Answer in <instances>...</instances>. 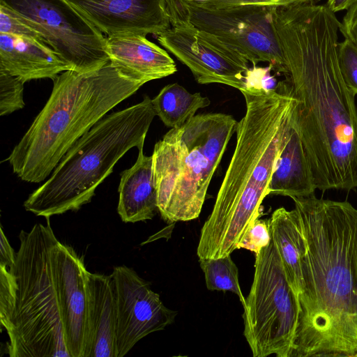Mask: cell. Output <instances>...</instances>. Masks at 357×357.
<instances>
[{
  "mask_svg": "<svg viewBox=\"0 0 357 357\" xmlns=\"http://www.w3.org/2000/svg\"><path fill=\"white\" fill-rule=\"evenodd\" d=\"M0 33L44 41L41 36L22 22L10 9L0 4Z\"/></svg>",
  "mask_w": 357,
  "mask_h": 357,
  "instance_id": "obj_27",
  "label": "cell"
},
{
  "mask_svg": "<svg viewBox=\"0 0 357 357\" xmlns=\"http://www.w3.org/2000/svg\"><path fill=\"white\" fill-rule=\"evenodd\" d=\"M24 82L0 70V115H8L24 107Z\"/></svg>",
  "mask_w": 357,
  "mask_h": 357,
  "instance_id": "obj_23",
  "label": "cell"
},
{
  "mask_svg": "<svg viewBox=\"0 0 357 357\" xmlns=\"http://www.w3.org/2000/svg\"><path fill=\"white\" fill-rule=\"evenodd\" d=\"M87 344L84 357H116V306L110 275L86 271Z\"/></svg>",
  "mask_w": 357,
  "mask_h": 357,
  "instance_id": "obj_16",
  "label": "cell"
},
{
  "mask_svg": "<svg viewBox=\"0 0 357 357\" xmlns=\"http://www.w3.org/2000/svg\"><path fill=\"white\" fill-rule=\"evenodd\" d=\"M109 275L116 314V357H123L143 337L172 324L177 312L167 308L133 269L115 266Z\"/></svg>",
  "mask_w": 357,
  "mask_h": 357,
  "instance_id": "obj_12",
  "label": "cell"
},
{
  "mask_svg": "<svg viewBox=\"0 0 357 357\" xmlns=\"http://www.w3.org/2000/svg\"><path fill=\"white\" fill-rule=\"evenodd\" d=\"M13 269L0 264V323L4 328L10 320L15 305L17 282Z\"/></svg>",
  "mask_w": 357,
  "mask_h": 357,
  "instance_id": "obj_24",
  "label": "cell"
},
{
  "mask_svg": "<svg viewBox=\"0 0 357 357\" xmlns=\"http://www.w3.org/2000/svg\"><path fill=\"white\" fill-rule=\"evenodd\" d=\"M193 1H203V0H193Z\"/></svg>",
  "mask_w": 357,
  "mask_h": 357,
  "instance_id": "obj_32",
  "label": "cell"
},
{
  "mask_svg": "<svg viewBox=\"0 0 357 357\" xmlns=\"http://www.w3.org/2000/svg\"><path fill=\"white\" fill-rule=\"evenodd\" d=\"M199 261L208 290L232 292L238 296L243 305L245 304V298L238 281V270L230 255L199 259Z\"/></svg>",
  "mask_w": 357,
  "mask_h": 357,
  "instance_id": "obj_22",
  "label": "cell"
},
{
  "mask_svg": "<svg viewBox=\"0 0 357 357\" xmlns=\"http://www.w3.org/2000/svg\"><path fill=\"white\" fill-rule=\"evenodd\" d=\"M319 1L320 0H203L193 1L203 8L220 9L243 6L279 8L303 3H314Z\"/></svg>",
  "mask_w": 357,
  "mask_h": 357,
  "instance_id": "obj_26",
  "label": "cell"
},
{
  "mask_svg": "<svg viewBox=\"0 0 357 357\" xmlns=\"http://www.w3.org/2000/svg\"><path fill=\"white\" fill-rule=\"evenodd\" d=\"M244 116L236 124V143L213 210L204 222L199 259L222 257L258 219L278 159L294 122L296 99L286 82L275 89L250 84L240 91Z\"/></svg>",
  "mask_w": 357,
  "mask_h": 357,
  "instance_id": "obj_3",
  "label": "cell"
},
{
  "mask_svg": "<svg viewBox=\"0 0 357 357\" xmlns=\"http://www.w3.org/2000/svg\"><path fill=\"white\" fill-rule=\"evenodd\" d=\"M138 149L135 164L121 174L117 212L123 222L151 220L158 211L152 155Z\"/></svg>",
  "mask_w": 357,
  "mask_h": 357,
  "instance_id": "obj_18",
  "label": "cell"
},
{
  "mask_svg": "<svg viewBox=\"0 0 357 357\" xmlns=\"http://www.w3.org/2000/svg\"><path fill=\"white\" fill-rule=\"evenodd\" d=\"M36 31L70 70L86 73L109 61L106 36L66 0H0Z\"/></svg>",
  "mask_w": 357,
  "mask_h": 357,
  "instance_id": "obj_9",
  "label": "cell"
},
{
  "mask_svg": "<svg viewBox=\"0 0 357 357\" xmlns=\"http://www.w3.org/2000/svg\"><path fill=\"white\" fill-rule=\"evenodd\" d=\"M54 265L67 347L71 357H84L88 337L87 270L75 250L59 240L54 248Z\"/></svg>",
  "mask_w": 357,
  "mask_h": 357,
  "instance_id": "obj_14",
  "label": "cell"
},
{
  "mask_svg": "<svg viewBox=\"0 0 357 357\" xmlns=\"http://www.w3.org/2000/svg\"><path fill=\"white\" fill-rule=\"evenodd\" d=\"M285 60L287 82L296 99L294 126L316 189L357 188L356 95L340 71V22L326 5L272 8Z\"/></svg>",
  "mask_w": 357,
  "mask_h": 357,
  "instance_id": "obj_1",
  "label": "cell"
},
{
  "mask_svg": "<svg viewBox=\"0 0 357 357\" xmlns=\"http://www.w3.org/2000/svg\"><path fill=\"white\" fill-rule=\"evenodd\" d=\"M156 115L152 99L105 115L63 156L50 178L24 202L26 211L50 218L91 202L98 185L132 148L144 147Z\"/></svg>",
  "mask_w": 357,
  "mask_h": 357,
  "instance_id": "obj_5",
  "label": "cell"
},
{
  "mask_svg": "<svg viewBox=\"0 0 357 357\" xmlns=\"http://www.w3.org/2000/svg\"><path fill=\"white\" fill-rule=\"evenodd\" d=\"M340 31L357 45V1L347 10L340 22Z\"/></svg>",
  "mask_w": 357,
  "mask_h": 357,
  "instance_id": "obj_29",
  "label": "cell"
},
{
  "mask_svg": "<svg viewBox=\"0 0 357 357\" xmlns=\"http://www.w3.org/2000/svg\"><path fill=\"white\" fill-rule=\"evenodd\" d=\"M49 219L46 225L37 223L19 234L15 305L5 328L10 357H71L54 265L58 239Z\"/></svg>",
  "mask_w": 357,
  "mask_h": 357,
  "instance_id": "obj_7",
  "label": "cell"
},
{
  "mask_svg": "<svg viewBox=\"0 0 357 357\" xmlns=\"http://www.w3.org/2000/svg\"><path fill=\"white\" fill-rule=\"evenodd\" d=\"M210 103L208 98L199 92L191 93L178 83L165 86L152 99L156 115L171 128L183 125Z\"/></svg>",
  "mask_w": 357,
  "mask_h": 357,
  "instance_id": "obj_21",
  "label": "cell"
},
{
  "mask_svg": "<svg viewBox=\"0 0 357 357\" xmlns=\"http://www.w3.org/2000/svg\"><path fill=\"white\" fill-rule=\"evenodd\" d=\"M107 36L158 35L171 26L169 0H66Z\"/></svg>",
  "mask_w": 357,
  "mask_h": 357,
  "instance_id": "obj_13",
  "label": "cell"
},
{
  "mask_svg": "<svg viewBox=\"0 0 357 357\" xmlns=\"http://www.w3.org/2000/svg\"><path fill=\"white\" fill-rule=\"evenodd\" d=\"M169 7L171 26L156 35L158 43L190 70L199 84L246 89L250 68L245 55Z\"/></svg>",
  "mask_w": 357,
  "mask_h": 357,
  "instance_id": "obj_11",
  "label": "cell"
},
{
  "mask_svg": "<svg viewBox=\"0 0 357 357\" xmlns=\"http://www.w3.org/2000/svg\"><path fill=\"white\" fill-rule=\"evenodd\" d=\"M0 70L26 82L44 78L53 80L70 68L45 42L0 33Z\"/></svg>",
  "mask_w": 357,
  "mask_h": 357,
  "instance_id": "obj_17",
  "label": "cell"
},
{
  "mask_svg": "<svg viewBox=\"0 0 357 357\" xmlns=\"http://www.w3.org/2000/svg\"><path fill=\"white\" fill-rule=\"evenodd\" d=\"M271 240L281 258L287 280L297 298L302 286L305 238L296 210L280 207L268 220Z\"/></svg>",
  "mask_w": 357,
  "mask_h": 357,
  "instance_id": "obj_20",
  "label": "cell"
},
{
  "mask_svg": "<svg viewBox=\"0 0 357 357\" xmlns=\"http://www.w3.org/2000/svg\"><path fill=\"white\" fill-rule=\"evenodd\" d=\"M315 190L306 152L293 126L272 174L268 195H282L294 199L308 197L314 194Z\"/></svg>",
  "mask_w": 357,
  "mask_h": 357,
  "instance_id": "obj_19",
  "label": "cell"
},
{
  "mask_svg": "<svg viewBox=\"0 0 357 357\" xmlns=\"http://www.w3.org/2000/svg\"><path fill=\"white\" fill-rule=\"evenodd\" d=\"M144 84L110 61L86 73H60L45 106L7 158L13 173L26 182L43 181L78 139Z\"/></svg>",
  "mask_w": 357,
  "mask_h": 357,
  "instance_id": "obj_4",
  "label": "cell"
},
{
  "mask_svg": "<svg viewBox=\"0 0 357 357\" xmlns=\"http://www.w3.org/2000/svg\"><path fill=\"white\" fill-rule=\"evenodd\" d=\"M357 0H328L326 5L332 12L349 10Z\"/></svg>",
  "mask_w": 357,
  "mask_h": 357,
  "instance_id": "obj_31",
  "label": "cell"
},
{
  "mask_svg": "<svg viewBox=\"0 0 357 357\" xmlns=\"http://www.w3.org/2000/svg\"><path fill=\"white\" fill-rule=\"evenodd\" d=\"M305 242L291 357H357V209L294 198Z\"/></svg>",
  "mask_w": 357,
  "mask_h": 357,
  "instance_id": "obj_2",
  "label": "cell"
},
{
  "mask_svg": "<svg viewBox=\"0 0 357 357\" xmlns=\"http://www.w3.org/2000/svg\"><path fill=\"white\" fill-rule=\"evenodd\" d=\"M255 255L254 278L243 305L244 336L254 357H291L298 326V298L273 241Z\"/></svg>",
  "mask_w": 357,
  "mask_h": 357,
  "instance_id": "obj_8",
  "label": "cell"
},
{
  "mask_svg": "<svg viewBox=\"0 0 357 357\" xmlns=\"http://www.w3.org/2000/svg\"><path fill=\"white\" fill-rule=\"evenodd\" d=\"M271 241L268 222L256 220L250 226L238 244V249L244 248L255 254L266 247Z\"/></svg>",
  "mask_w": 357,
  "mask_h": 357,
  "instance_id": "obj_28",
  "label": "cell"
},
{
  "mask_svg": "<svg viewBox=\"0 0 357 357\" xmlns=\"http://www.w3.org/2000/svg\"><path fill=\"white\" fill-rule=\"evenodd\" d=\"M0 264L13 270L15 265L17 252H15L1 226Z\"/></svg>",
  "mask_w": 357,
  "mask_h": 357,
  "instance_id": "obj_30",
  "label": "cell"
},
{
  "mask_svg": "<svg viewBox=\"0 0 357 357\" xmlns=\"http://www.w3.org/2000/svg\"><path fill=\"white\" fill-rule=\"evenodd\" d=\"M109 61L123 73L145 84L174 74L176 65L166 50L142 34L106 37Z\"/></svg>",
  "mask_w": 357,
  "mask_h": 357,
  "instance_id": "obj_15",
  "label": "cell"
},
{
  "mask_svg": "<svg viewBox=\"0 0 357 357\" xmlns=\"http://www.w3.org/2000/svg\"><path fill=\"white\" fill-rule=\"evenodd\" d=\"M339 66L349 89L357 95V45L351 39L344 38L338 43Z\"/></svg>",
  "mask_w": 357,
  "mask_h": 357,
  "instance_id": "obj_25",
  "label": "cell"
},
{
  "mask_svg": "<svg viewBox=\"0 0 357 357\" xmlns=\"http://www.w3.org/2000/svg\"><path fill=\"white\" fill-rule=\"evenodd\" d=\"M169 5L198 29L240 51L253 66L267 62L273 70L286 73L272 8L243 6L211 9L192 0H169Z\"/></svg>",
  "mask_w": 357,
  "mask_h": 357,
  "instance_id": "obj_10",
  "label": "cell"
},
{
  "mask_svg": "<svg viewBox=\"0 0 357 357\" xmlns=\"http://www.w3.org/2000/svg\"><path fill=\"white\" fill-rule=\"evenodd\" d=\"M236 124L229 114H197L155 143L153 173L164 220L172 223L199 217Z\"/></svg>",
  "mask_w": 357,
  "mask_h": 357,
  "instance_id": "obj_6",
  "label": "cell"
}]
</instances>
